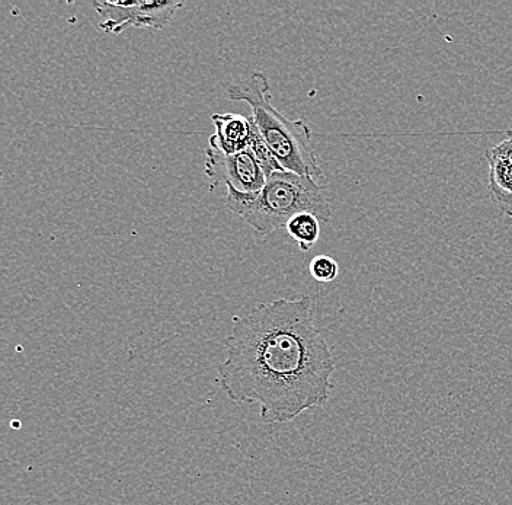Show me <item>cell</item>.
I'll return each instance as SVG.
<instances>
[{
    "label": "cell",
    "mask_w": 512,
    "mask_h": 505,
    "mask_svg": "<svg viewBox=\"0 0 512 505\" xmlns=\"http://www.w3.org/2000/svg\"><path fill=\"white\" fill-rule=\"evenodd\" d=\"M223 345L220 389L235 404L256 405L264 423H291L328 404L335 361L310 296L271 300L235 316Z\"/></svg>",
    "instance_id": "cell-1"
},
{
    "label": "cell",
    "mask_w": 512,
    "mask_h": 505,
    "mask_svg": "<svg viewBox=\"0 0 512 505\" xmlns=\"http://www.w3.org/2000/svg\"><path fill=\"white\" fill-rule=\"evenodd\" d=\"M227 209L239 216L259 235L286 228L299 213H312L320 223L331 222L332 206L328 191L316 180L293 172H275L256 194L227 190Z\"/></svg>",
    "instance_id": "cell-2"
},
{
    "label": "cell",
    "mask_w": 512,
    "mask_h": 505,
    "mask_svg": "<svg viewBox=\"0 0 512 505\" xmlns=\"http://www.w3.org/2000/svg\"><path fill=\"white\" fill-rule=\"evenodd\" d=\"M227 95L230 101L246 102L251 107L252 120L284 171L313 180L322 177L312 130L306 121L291 120L272 105L270 81L264 73L254 72L248 81L229 86Z\"/></svg>",
    "instance_id": "cell-3"
},
{
    "label": "cell",
    "mask_w": 512,
    "mask_h": 505,
    "mask_svg": "<svg viewBox=\"0 0 512 505\" xmlns=\"http://www.w3.org/2000/svg\"><path fill=\"white\" fill-rule=\"evenodd\" d=\"M184 2H94L99 15V28L105 34L120 35L127 28L163 30L176 12L184 8Z\"/></svg>",
    "instance_id": "cell-4"
},
{
    "label": "cell",
    "mask_w": 512,
    "mask_h": 505,
    "mask_svg": "<svg viewBox=\"0 0 512 505\" xmlns=\"http://www.w3.org/2000/svg\"><path fill=\"white\" fill-rule=\"evenodd\" d=\"M206 174L211 180V191L224 184L227 190L240 194L259 193L268 180L251 149L236 155H223L207 147Z\"/></svg>",
    "instance_id": "cell-5"
},
{
    "label": "cell",
    "mask_w": 512,
    "mask_h": 505,
    "mask_svg": "<svg viewBox=\"0 0 512 505\" xmlns=\"http://www.w3.org/2000/svg\"><path fill=\"white\" fill-rule=\"evenodd\" d=\"M211 121L216 131L208 140V147L223 155H236L249 149L252 131L249 117L240 114H213Z\"/></svg>",
    "instance_id": "cell-6"
},
{
    "label": "cell",
    "mask_w": 512,
    "mask_h": 505,
    "mask_svg": "<svg viewBox=\"0 0 512 505\" xmlns=\"http://www.w3.org/2000/svg\"><path fill=\"white\" fill-rule=\"evenodd\" d=\"M489 163V191L496 206L505 216L512 217V165L491 149L485 152Z\"/></svg>",
    "instance_id": "cell-7"
},
{
    "label": "cell",
    "mask_w": 512,
    "mask_h": 505,
    "mask_svg": "<svg viewBox=\"0 0 512 505\" xmlns=\"http://www.w3.org/2000/svg\"><path fill=\"white\" fill-rule=\"evenodd\" d=\"M287 233L299 245L300 251L307 252L316 245L320 236V220L312 213H299L288 220Z\"/></svg>",
    "instance_id": "cell-8"
},
{
    "label": "cell",
    "mask_w": 512,
    "mask_h": 505,
    "mask_svg": "<svg viewBox=\"0 0 512 505\" xmlns=\"http://www.w3.org/2000/svg\"><path fill=\"white\" fill-rule=\"evenodd\" d=\"M249 121H251V142H249V149L254 153L256 161H258L259 166H261L262 171L265 172L267 178H270L272 174L275 172L284 171L283 166L278 163L275 156L272 155L270 146L265 142L264 137H262L261 131L258 130L254 120H252L251 115H249Z\"/></svg>",
    "instance_id": "cell-9"
},
{
    "label": "cell",
    "mask_w": 512,
    "mask_h": 505,
    "mask_svg": "<svg viewBox=\"0 0 512 505\" xmlns=\"http://www.w3.org/2000/svg\"><path fill=\"white\" fill-rule=\"evenodd\" d=\"M309 271L319 283H331L339 276V265L329 255H318L310 261Z\"/></svg>",
    "instance_id": "cell-10"
}]
</instances>
